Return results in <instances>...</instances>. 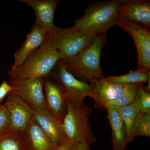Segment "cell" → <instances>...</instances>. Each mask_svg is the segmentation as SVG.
I'll return each mask as SVG.
<instances>
[{
  "instance_id": "15",
  "label": "cell",
  "mask_w": 150,
  "mask_h": 150,
  "mask_svg": "<svg viewBox=\"0 0 150 150\" xmlns=\"http://www.w3.org/2000/svg\"><path fill=\"white\" fill-rule=\"evenodd\" d=\"M24 132L29 150H56L58 147L34 117L28 124Z\"/></svg>"
},
{
  "instance_id": "9",
  "label": "cell",
  "mask_w": 150,
  "mask_h": 150,
  "mask_svg": "<svg viewBox=\"0 0 150 150\" xmlns=\"http://www.w3.org/2000/svg\"><path fill=\"white\" fill-rule=\"evenodd\" d=\"M4 105L11 119V130L24 132L29 121L34 116V110L16 94L8 95Z\"/></svg>"
},
{
  "instance_id": "23",
  "label": "cell",
  "mask_w": 150,
  "mask_h": 150,
  "mask_svg": "<svg viewBox=\"0 0 150 150\" xmlns=\"http://www.w3.org/2000/svg\"><path fill=\"white\" fill-rule=\"evenodd\" d=\"M144 85L140 86L134 101L140 112H150V93L145 90Z\"/></svg>"
},
{
  "instance_id": "20",
  "label": "cell",
  "mask_w": 150,
  "mask_h": 150,
  "mask_svg": "<svg viewBox=\"0 0 150 150\" xmlns=\"http://www.w3.org/2000/svg\"><path fill=\"white\" fill-rule=\"evenodd\" d=\"M135 84L124 86L115 98L105 105L104 109L107 108H117L133 103L135 101L137 92L141 85Z\"/></svg>"
},
{
  "instance_id": "5",
  "label": "cell",
  "mask_w": 150,
  "mask_h": 150,
  "mask_svg": "<svg viewBox=\"0 0 150 150\" xmlns=\"http://www.w3.org/2000/svg\"><path fill=\"white\" fill-rule=\"evenodd\" d=\"M47 33L51 36L62 59L76 56L89 46L98 35L91 31L75 30L71 27L62 28L56 26Z\"/></svg>"
},
{
  "instance_id": "22",
  "label": "cell",
  "mask_w": 150,
  "mask_h": 150,
  "mask_svg": "<svg viewBox=\"0 0 150 150\" xmlns=\"http://www.w3.org/2000/svg\"><path fill=\"white\" fill-rule=\"evenodd\" d=\"M150 137V112H140L137 115L132 128L131 137Z\"/></svg>"
},
{
  "instance_id": "4",
  "label": "cell",
  "mask_w": 150,
  "mask_h": 150,
  "mask_svg": "<svg viewBox=\"0 0 150 150\" xmlns=\"http://www.w3.org/2000/svg\"><path fill=\"white\" fill-rule=\"evenodd\" d=\"M92 111L91 108L83 102L76 105L68 103L67 112L63 123L70 142L90 145L96 142V137L89 122Z\"/></svg>"
},
{
  "instance_id": "6",
  "label": "cell",
  "mask_w": 150,
  "mask_h": 150,
  "mask_svg": "<svg viewBox=\"0 0 150 150\" xmlns=\"http://www.w3.org/2000/svg\"><path fill=\"white\" fill-rule=\"evenodd\" d=\"M61 85L67 96L68 102L78 105L83 102L93 87V85L78 79L68 71L60 61L51 73Z\"/></svg>"
},
{
  "instance_id": "25",
  "label": "cell",
  "mask_w": 150,
  "mask_h": 150,
  "mask_svg": "<svg viewBox=\"0 0 150 150\" xmlns=\"http://www.w3.org/2000/svg\"><path fill=\"white\" fill-rule=\"evenodd\" d=\"M13 88L6 80H4L0 85V103L6 96L13 91Z\"/></svg>"
},
{
  "instance_id": "27",
  "label": "cell",
  "mask_w": 150,
  "mask_h": 150,
  "mask_svg": "<svg viewBox=\"0 0 150 150\" xmlns=\"http://www.w3.org/2000/svg\"><path fill=\"white\" fill-rule=\"evenodd\" d=\"M74 143L71 142H67L58 145L56 150H74Z\"/></svg>"
},
{
  "instance_id": "19",
  "label": "cell",
  "mask_w": 150,
  "mask_h": 150,
  "mask_svg": "<svg viewBox=\"0 0 150 150\" xmlns=\"http://www.w3.org/2000/svg\"><path fill=\"white\" fill-rule=\"evenodd\" d=\"M150 71L138 69L131 71L128 74L120 76H110L105 78L108 82L113 84L126 86L148 82L150 80Z\"/></svg>"
},
{
  "instance_id": "11",
  "label": "cell",
  "mask_w": 150,
  "mask_h": 150,
  "mask_svg": "<svg viewBox=\"0 0 150 150\" xmlns=\"http://www.w3.org/2000/svg\"><path fill=\"white\" fill-rule=\"evenodd\" d=\"M47 36V33L35 22L24 43L15 53L14 64L11 70L16 69L23 64L42 46Z\"/></svg>"
},
{
  "instance_id": "8",
  "label": "cell",
  "mask_w": 150,
  "mask_h": 150,
  "mask_svg": "<svg viewBox=\"0 0 150 150\" xmlns=\"http://www.w3.org/2000/svg\"><path fill=\"white\" fill-rule=\"evenodd\" d=\"M117 25L134 39L138 53V69L150 71V28L128 22H121Z\"/></svg>"
},
{
  "instance_id": "18",
  "label": "cell",
  "mask_w": 150,
  "mask_h": 150,
  "mask_svg": "<svg viewBox=\"0 0 150 150\" xmlns=\"http://www.w3.org/2000/svg\"><path fill=\"white\" fill-rule=\"evenodd\" d=\"M0 150H29L25 132L10 130L0 135Z\"/></svg>"
},
{
  "instance_id": "21",
  "label": "cell",
  "mask_w": 150,
  "mask_h": 150,
  "mask_svg": "<svg viewBox=\"0 0 150 150\" xmlns=\"http://www.w3.org/2000/svg\"><path fill=\"white\" fill-rule=\"evenodd\" d=\"M123 121L126 129L128 144L133 141L131 137L132 128L137 115L140 112L135 101L131 104L116 108Z\"/></svg>"
},
{
  "instance_id": "26",
  "label": "cell",
  "mask_w": 150,
  "mask_h": 150,
  "mask_svg": "<svg viewBox=\"0 0 150 150\" xmlns=\"http://www.w3.org/2000/svg\"><path fill=\"white\" fill-rule=\"evenodd\" d=\"M74 150H91L90 145L80 143H74Z\"/></svg>"
},
{
  "instance_id": "1",
  "label": "cell",
  "mask_w": 150,
  "mask_h": 150,
  "mask_svg": "<svg viewBox=\"0 0 150 150\" xmlns=\"http://www.w3.org/2000/svg\"><path fill=\"white\" fill-rule=\"evenodd\" d=\"M106 34H98L88 46L76 55L60 62L68 71L80 80L91 84L105 78L100 66L101 51L105 43Z\"/></svg>"
},
{
  "instance_id": "16",
  "label": "cell",
  "mask_w": 150,
  "mask_h": 150,
  "mask_svg": "<svg viewBox=\"0 0 150 150\" xmlns=\"http://www.w3.org/2000/svg\"><path fill=\"white\" fill-rule=\"evenodd\" d=\"M93 85L88 97L94 100V107L99 109H104L105 105L112 101L124 87L110 83L105 77L95 81Z\"/></svg>"
},
{
  "instance_id": "13",
  "label": "cell",
  "mask_w": 150,
  "mask_h": 150,
  "mask_svg": "<svg viewBox=\"0 0 150 150\" xmlns=\"http://www.w3.org/2000/svg\"><path fill=\"white\" fill-rule=\"evenodd\" d=\"M34 118L41 128L58 145L70 142L63 122L51 113L47 108L34 110Z\"/></svg>"
},
{
  "instance_id": "12",
  "label": "cell",
  "mask_w": 150,
  "mask_h": 150,
  "mask_svg": "<svg viewBox=\"0 0 150 150\" xmlns=\"http://www.w3.org/2000/svg\"><path fill=\"white\" fill-rule=\"evenodd\" d=\"M121 22L133 23L150 28V1L126 0L121 10L119 23Z\"/></svg>"
},
{
  "instance_id": "24",
  "label": "cell",
  "mask_w": 150,
  "mask_h": 150,
  "mask_svg": "<svg viewBox=\"0 0 150 150\" xmlns=\"http://www.w3.org/2000/svg\"><path fill=\"white\" fill-rule=\"evenodd\" d=\"M11 130L10 116L4 104L0 105V135Z\"/></svg>"
},
{
  "instance_id": "17",
  "label": "cell",
  "mask_w": 150,
  "mask_h": 150,
  "mask_svg": "<svg viewBox=\"0 0 150 150\" xmlns=\"http://www.w3.org/2000/svg\"><path fill=\"white\" fill-rule=\"evenodd\" d=\"M107 118L109 121L111 132L112 147L114 150H124L128 144L126 129L122 119L116 108H107Z\"/></svg>"
},
{
  "instance_id": "7",
  "label": "cell",
  "mask_w": 150,
  "mask_h": 150,
  "mask_svg": "<svg viewBox=\"0 0 150 150\" xmlns=\"http://www.w3.org/2000/svg\"><path fill=\"white\" fill-rule=\"evenodd\" d=\"M45 78L11 79L9 83L13 88L11 92L18 96L34 110L46 107L44 93Z\"/></svg>"
},
{
  "instance_id": "10",
  "label": "cell",
  "mask_w": 150,
  "mask_h": 150,
  "mask_svg": "<svg viewBox=\"0 0 150 150\" xmlns=\"http://www.w3.org/2000/svg\"><path fill=\"white\" fill-rule=\"evenodd\" d=\"M44 93L46 107L49 111L63 122L67 113L68 100L64 88L60 83L45 78Z\"/></svg>"
},
{
  "instance_id": "3",
  "label": "cell",
  "mask_w": 150,
  "mask_h": 150,
  "mask_svg": "<svg viewBox=\"0 0 150 150\" xmlns=\"http://www.w3.org/2000/svg\"><path fill=\"white\" fill-rule=\"evenodd\" d=\"M62 59L51 36L47 33L42 46L20 67L8 72L10 79H24L46 78L51 74L58 62Z\"/></svg>"
},
{
  "instance_id": "14",
  "label": "cell",
  "mask_w": 150,
  "mask_h": 150,
  "mask_svg": "<svg viewBox=\"0 0 150 150\" xmlns=\"http://www.w3.org/2000/svg\"><path fill=\"white\" fill-rule=\"evenodd\" d=\"M18 2L26 4L35 11V22L47 33L51 32L55 25L54 19L59 0H18Z\"/></svg>"
},
{
  "instance_id": "2",
  "label": "cell",
  "mask_w": 150,
  "mask_h": 150,
  "mask_svg": "<svg viewBox=\"0 0 150 150\" xmlns=\"http://www.w3.org/2000/svg\"><path fill=\"white\" fill-rule=\"evenodd\" d=\"M126 0H112L91 3L82 16L75 21L71 28L87 30L98 34H106L108 29L117 25Z\"/></svg>"
}]
</instances>
